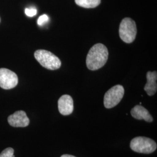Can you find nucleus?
Wrapping results in <instances>:
<instances>
[{
	"label": "nucleus",
	"mask_w": 157,
	"mask_h": 157,
	"mask_svg": "<svg viewBox=\"0 0 157 157\" xmlns=\"http://www.w3.org/2000/svg\"><path fill=\"white\" fill-rule=\"evenodd\" d=\"M108 58V51L105 45L98 43L93 45L88 52L86 65L91 71H96L105 65Z\"/></svg>",
	"instance_id": "1"
},
{
	"label": "nucleus",
	"mask_w": 157,
	"mask_h": 157,
	"mask_svg": "<svg viewBox=\"0 0 157 157\" xmlns=\"http://www.w3.org/2000/svg\"><path fill=\"white\" fill-rule=\"evenodd\" d=\"M34 57L41 66L49 70H56L61 66V60L48 51L37 50L34 52Z\"/></svg>",
	"instance_id": "2"
},
{
	"label": "nucleus",
	"mask_w": 157,
	"mask_h": 157,
	"mask_svg": "<svg viewBox=\"0 0 157 157\" xmlns=\"http://www.w3.org/2000/svg\"><path fill=\"white\" fill-rule=\"evenodd\" d=\"M130 148L133 151L142 154H151L157 149V143L146 137H136L130 141Z\"/></svg>",
	"instance_id": "3"
},
{
	"label": "nucleus",
	"mask_w": 157,
	"mask_h": 157,
	"mask_svg": "<svg viewBox=\"0 0 157 157\" xmlns=\"http://www.w3.org/2000/svg\"><path fill=\"white\" fill-rule=\"evenodd\" d=\"M119 36L126 43H132L136 37L137 27L135 21L130 17H125L119 26Z\"/></svg>",
	"instance_id": "4"
},
{
	"label": "nucleus",
	"mask_w": 157,
	"mask_h": 157,
	"mask_svg": "<svg viewBox=\"0 0 157 157\" xmlns=\"http://www.w3.org/2000/svg\"><path fill=\"white\" fill-rule=\"evenodd\" d=\"M124 90L121 85H116L108 90L104 97V105L106 108L109 109L115 107L124 97Z\"/></svg>",
	"instance_id": "5"
},
{
	"label": "nucleus",
	"mask_w": 157,
	"mask_h": 157,
	"mask_svg": "<svg viewBox=\"0 0 157 157\" xmlns=\"http://www.w3.org/2000/svg\"><path fill=\"white\" fill-rule=\"evenodd\" d=\"M18 83L17 74L6 68H0V87L9 90L15 87Z\"/></svg>",
	"instance_id": "6"
},
{
	"label": "nucleus",
	"mask_w": 157,
	"mask_h": 157,
	"mask_svg": "<svg viewBox=\"0 0 157 157\" xmlns=\"http://www.w3.org/2000/svg\"><path fill=\"white\" fill-rule=\"evenodd\" d=\"M8 122L13 127L25 128L29 124L30 120L26 112L23 111H17L9 116Z\"/></svg>",
	"instance_id": "7"
},
{
	"label": "nucleus",
	"mask_w": 157,
	"mask_h": 157,
	"mask_svg": "<svg viewBox=\"0 0 157 157\" xmlns=\"http://www.w3.org/2000/svg\"><path fill=\"white\" fill-rule=\"evenodd\" d=\"M58 110L60 113L64 115H69L73 111V98L69 95H63L59 98L58 101Z\"/></svg>",
	"instance_id": "8"
},
{
	"label": "nucleus",
	"mask_w": 157,
	"mask_h": 157,
	"mask_svg": "<svg viewBox=\"0 0 157 157\" xmlns=\"http://www.w3.org/2000/svg\"><path fill=\"white\" fill-rule=\"evenodd\" d=\"M157 73L156 71H148L147 73V83L144 86V90L149 96L154 95L157 90Z\"/></svg>",
	"instance_id": "9"
},
{
	"label": "nucleus",
	"mask_w": 157,
	"mask_h": 157,
	"mask_svg": "<svg viewBox=\"0 0 157 157\" xmlns=\"http://www.w3.org/2000/svg\"><path fill=\"white\" fill-rule=\"evenodd\" d=\"M131 115L133 118L137 120H144L147 122H152L153 118L148 112V111L144 107L139 105H136L131 110Z\"/></svg>",
	"instance_id": "10"
},
{
	"label": "nucleus",
	"mask_w": 157,
	"mask_h": 157,
	"mask_svg": "<svg viewBox=\"0 0 157 157\" xmlns=\"http://www.w3.org/2000/svg\"><path fill=\"white\" fill-rule=\"evenodd\" d=\"M78 6L85 8H94L99 6L101 0H75Z\"/></svg>",
	"instance_id": "11"
},
{
	"label": "nucleus",
	"mask_w": 157,
	"mask_h": 157,
	"mask_svg": "<svg viewBox=\"0 0 157 157\" xmlns=\"http://www.w3.org/2000/svg\"><path fill=\"white\" fill-rule=\"evenodd\" d=\"M13 153L14 150L11 147H8L0 154V157H15Z\"/></svg>",
	"instance_id": "12"
},
{
	"label": "nucleus",
	"mask_w": 157,
	"mask_h": 157,
	"mask_svg": "<svg viewBox=\"0 0 157 157\" xmlns=\"http://www.w3.org/2000/svg\"><path fill=\"white\" fill-rule=\"evenodd\" d=\"M48 19H49V18L47 15H45V14L39 17V19L37 20V24L39 26H42L45 23L47 22L48 21Z\"/></svg>",
	"instance_id": "13"
},
{
	"label": "nucleus",
	"mask_w": 157,
	"mask_h": 157,
	"mask_svg": "<svg viewBox=\"0 0 157 157\" xmlns=\"http://www.w3.org/2000/svg\"><path fill=\"white\" fill-rule=\"evenodd\" d=\"M25 14L29 17H33L37 14V10L35 8H26Z\"/></svg>",
	"instance_id": "14"
},
{
	"label": "nucleus",
	"mask_w": 157,
	"mask_h": 157,
	"mask_svg": "<svg viewBox=\"0 0 157 157\" xmlns=\"http://www.w3.org/2000/svg\"><path fill=\"white\" fill-rule=\"evenodd\" d=\"M61 157H76L72 155H68V154H63Z\"/></svg>",
	"instance_id": "15"
},
{
	"label": "nucleus",
	"mask_w": 157,
	"mask_h": 157,
	"mask_svg": "<svg viewBox=\"0 0 157 157\" xmlns=\"http://www.w3.org/2000/svg\"><path fill=\"white\" fill-rule=\"evenodd\" d=\"M0 22H1V18H0Z\"/></svg>",
	"instance_id": "16"
}]
</instances>
